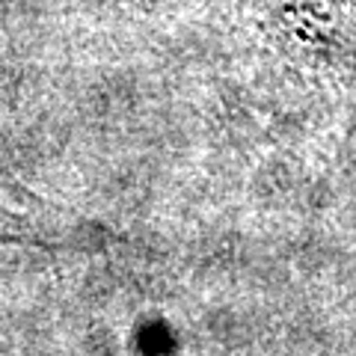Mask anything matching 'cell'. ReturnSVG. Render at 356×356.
<instances>
[{"label":"cell","instance_id":"cell-1","mask_svg":"<svg viewBox=\"0 0 356 356\" xmlns=\"http://www.w3.org/2000/svg\"><path fill=\"white\" fill-rule=\"evenodd\" d=\"M247 9L288 65L356 95V0H247Z\"/></svg>","mask_w":356,"mask_h":356},{"label":"cell","instance_id":"cell-2","mask_svg":"<svg viewBox=\"0 0 356 356\" xmlns=\"http://www.w3.org/2000/svg\"><path fill=\"white\" fill-rule=\"evenodd\" d=\"M15 193L0 184V243H21V247L44 250H107L119 241L113 229L95 220L74 217L48 202L24 196L18 202Z\"/></svg>","mask_w":356,"mask_h":356}]
</instances>
